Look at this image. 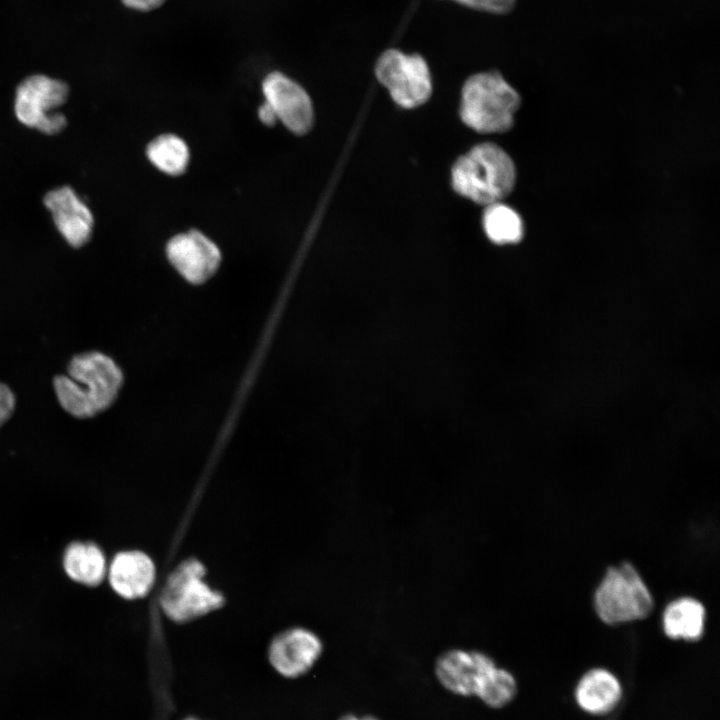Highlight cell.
Instances as JSON below:
<instances>
[{
    "mask_svg": "<svg viewBox=\"0 0 720 720\" xmlns=\"http://www.w3.org/2000/svg\"><path fill=\"white\" fill-rule=\"evenodd\" d=\"M594 608L601 621L615 625L646 618L654 600L635 567L625 562L607 569L595 590Z\"/></svg>",
    "mask_w": 720,
    "mask_h": 720,
    "instance_id": "5b68a950",
    "label": "cell"
},
{
    "mask_svg": "<svg viewBox=\"0 0 720 720\" xmlns=\"http://www.w3.org/2000/svg\"><path fill=\"white\" fill-rule=\"evenodd\" d=\"M68 94L69 88L63 81L41 74L29 76L16 89L15 115L25 126L44 134L59 133L67 120L54 109L65 103Z\"/></svg>",
    "mask_w": 720,
    "mask_h": 720,
    "instance_id": "52a82bcc",
    "label": "cell"
},
{
    "mask_svg": "<svg viewBox=\"0 0 720 720\" xmlns=\"http://www.w3.org/2000/svg\"><path fill=\"white\" fill-rule=\"evenodd\" d=\"M322 651V642L315 633L292 628L272 640L268 656L277 672L287 678H297L314 666Z\"/></svg>",
    "mask_w": 720,
    "mask_h": 720,
    "instance_id": "8fae6325",
    "label": "cell"
},
{
    "mask_svg": "<svg viewBox=\"0 0 720 720\" xmlns=\"http://www.w3.org/2000/svg\"><path fill=\"white\" fill-rule=\"evenodd\" d=\"M467 7L491 12L506 13L513 7L515 0H453Z\"/></svg>",
    "mask_w": 720,
    "mask_h": 720,
    "instance_id": "d6986e66",
    "label": "cell"
},
{
    "mask_svg": "<svg viewBox=\"0 0 720 720\" xmlns=\"http://www.w3.org/2000/svg\"><path fill=\"white\" fill-rule=\"evenodd\" d=\"M168 0H121L122 4L133 11L149 13L161 8Z\"/></svg>",
    "mask_w": 720,
    "mask_h": 720,
    "instance_id": "44dd1931",
    "label": "cell"
},
{
    "mask_svg": "<svg viewBox=\"0 0 720 720\" xmlns=\"http://www.w3.org/2000/svg\"><path fill=\"white\" fill-rule=\"evenodd\" d=\"M185 720H199V719H196L194 717H189V718H186Z\"/></svg>",
    "mask_w": 720,
    "mask_h": 720,
    "instance_id": "cb8c5ba5",
    "label": "cell"
},
{
    "mask_svg": "<svg viewBox=\"0 0 720 720\" xmlns=\"http://www.w3.org/2000/svg\"><path fill=\"white\" fill-rule=\"evenodd\" d=\"M705 607L698 600L682 597L670 602L663 613V630L667 637L695 641L705 627Z\"/></svg>",
    "mask_w": 720,
    "mask_h": 720,
    "instance_id": "9a60e30c",
    "label": "cell"
},
{
    "mask_svg": "<svg viewBox=\"0 0 720 720\" xmlns=\"http://www.w3.org/2000/svg\"><path fill=\"white\" fill-rule=\"evenodd\" d=\"M155 566L140 551H124L115 555L108 570L112 589L122 598L133 600L146 596L155 581Z\"/></svg>",
    "mask_w": 720,
    "mask_h": 720,
    "instance_id": "4fadbf2b",
    "label": "cell"
},
{
    "mask_svg": "<svg viewBox=\"0 0 720 720\" xmlns=\"http://www.w3.org/2000/svg\"><path fill=\"white\" fill-rule=\"evenodd\" d=\"M622 687L614 674L602 668L585 673L577 684V704L591 714H605L618 704Z\"/></svg>",
    "mask_w": 720,
    "mask_h": 720,
    "instance_id": "5bb4252c",
    "label": "cell"
},
{
    "mask_svg": "<svg viewBox=\"0 0 720 720\" xmlns=\"http://www.w3.org/2000/svg\"><path fill=\"white\" fill-rule=\"evenodd\" d=\"M519 105L518 93L498 72L478 73L463 86L460 116L478 132H505L513 125Z\"/></svg>",
    "mask_w": 720,
    "mask_h": 720,
    "instance_id": "277c9868",
    "label": "cell"
},
{
    "mask_svg": "<svg viewBox=\"0 0 720 720\" xmlns=\"http://www.w3.org/2000/svg\"><path fill=\"white\" fill-rule=\"evenodd\" d=\"M124 375L107 354L92 350L75 354L66 373L54 376L52 385L61 408L77 419L107 410L117 399Z\"/></svg>",
    "mask_w": 720,
    "mask_h": 720,
    "instance_id": "6da1fadb",
    "label": "cell"
},
{
    "mask_svg": "<svg viewBox=\"0 0 720 720\" xmlns=\"http://www.w3.org/2000/svg\"><path fill=\"white\" fill-rule=\"evenodd\" d=\"M515 166L509 155L493 143H482L460 157L452 168V186L459 194L490 205L512 191Z\"/></svg>",
    "mask_w": 720,
    "mask_h": 720,
    "instance_id": "3957f363",
    "label": "cell"
},
{
    "mask_svg": "<svg viewBox=\"0 0 720 720\" xmlns=\"http://www.w3.org/2000/svg\"><path fill=\"white\" fill-rule=\"evenodd\" d=\"M204 575V566L194 559L184 561L171 573L160 600L170 619L190 621L223 605L222 595L203 581Z\"/></svg>",
    "mask_w": 720,
    "mask_h": 720,
    "instance_id": "8992f818",
    "label": "cell"
},
{
    "mask_svg": "<svg viewBox=\"0 0 720 720\" xmlns=\"http://www.w3.org/2000/svg\"><path fill=\"white\" fill-rule=\"evenodd\" d=\"M147 156L159 170L170 175L182 174L189 161L186 143L178 136L165 134L158 136L147 147Z\"/></svg>",
    "mask_w": 720,
    "mask_h": 720,
    "instance_id": "e0dca14e",
    "label": "cell"
},
{
    "mask_svg": "<svg viewBox=\"0 0 720 720\" xmlns=\"http://www.w3.org/2000/svg\"><path fill=\"white\" fill-rule=\"evenodd\" d=\"M438 683L460 697H477L491 709L507 706L517 694L513 674L478 650L452 648L441 653L434 664Z\"/></svg>",
    "mask_w": 720,
    "mask_h": 720,
    "instance_id": "7a4b0ae2",
    "label": "cell"
},
{
    "mask_svg": "<svg viewBox=\"0 0 720 720\" xmlns=\"http://www.w3.org/2000/svg\"><path fill=\"white\" fill-rule=\"evenodd\" d=\"M375 74L393 100L404 108L427 101L432 91L428 65L418 54L388 49L378 58Z\"/></svg>",
    "mask_w": 720,
    "mask_h": 720,
    "instance_id": "ba28073f",
    "label": "cell"
},
{
    "mask_svg": "<svg viewBox=\"0 0 720 720\" xmlns=\"http://www.w3.org/2000/svg\"><path fill=\"white\" fill-rule=\"evenodd\" d=\"M483 226L489 239L496 244L517 243L523 236L520 216L512 208L498 202L487 206Z\"/></svg>",
    "mask_w": 720,
    "mask_h": 720,
    "instance_id": "ac0fdd59",
    "label": "cell"
},
{
    "mask_svg": "<svg viewBox=\"0 0 720 720\" xmlns=\"http://www.w3.org/2000/svg\"><path fill=\"white\" fill-rule=\"evenodd\" d=\"M63 565L72 580L87 586L99 585L107 572L102 550L88 542L70 544L65 550Z\"/></svg>",
    "mask_w": 720,
    "mask_h": 720,
    "instance_id": "2e32d148",
    "label": "cell"
},
{
    "mask_svg": "<svg viewBox=\"0 0 720 720\" xmlns=\"http://www.w3.org/2000/svg\"><path fill=\"white\" fill-rule=\"evenodd\" d=\"M262 91L265 102L289 130L303 134L311 128L312 103L307 92L296 81L280 71H273L263 79Z\"/></svg>",
    "mask_w": 720,
    "mask_h": 720,
    "instance_id": "9c48e42d",
    "label": "cell"
},
{
    "mask_svg": "<svg viewBox=\"0 0 720 720\" xmlns=\"http://www.w3.org/2000/svg\"><path fill=\"white\" fill-rule=\"evenodd\" d=\"M337 720H381V719L372 714L357 715L352 712H347V713L342 714Z\"/></svg>",
    "mask_w": 720,
    "mask_h": 720,
    "instance_id": "603a6c76",
    "label": "cell"
},
{
    "mask_svg": "<svg viewBox=\"0 0 720 720\" xmlns=\"http://www.w3.org/2000/svg\"><path fill=\"white\" fill-rule=\"evenodd\" d=\"M15 408L16 396L13 390L5 383L0 382V427L12 417Z\"/></svg>",
    "mask_w": 720,
    "mask_h": 720,
    "instance_id": "ffe728a7",
    "label": "cell"
},
{
    "mask_svg": "<svg viewBox=\"0 0 720 720\" xmlns=\"http://www.w3.org/2000/svg\"><path fill=\"white\" fill-rule=\"evenodd\" d=\"M258 115H259L260 120L268 126L273 125L276 122V120H278L274 110L267 102H264L260 106V108L258 110Z\"/></svg>",
    "mask_w": 720,
    "mask_h": 720,
    "instance_id": "7402d4cb",
    "label": "cell"
},
{
    "mask_svg": "<svg viewBox=\"0 0 720 720\" xmlns=\"http://www.w3.org/2000/svg\"><path fill=\"white\" fill-rule=\"evenodd\" d=\"M167 257L190 283L201 284L214 275L221 262L217 245L199 231L191 230L171 238Z\"/></svg>",
    "mask_w": 720,
    "mask_h": 720,
    "instance_id": "30bf717a",
    "label": "cell"
},
{
    "mask_svg": "<svg viewBox=\"0 0 720 720\" xmlns=\"http://www.w3.org/2000/svg\"><path fill=\"white\" fill-rule=\"evenodd\" d=\"M44 204L66 242L74 248L85 245L92 234L94 218L88 206L69 186L49 191Z\"/></svg>",
    "mask_w": 720,
    "mask_h": 720,
    "instance_id": "7c38bea8",
    "label": "cell"
}]
</instances>
